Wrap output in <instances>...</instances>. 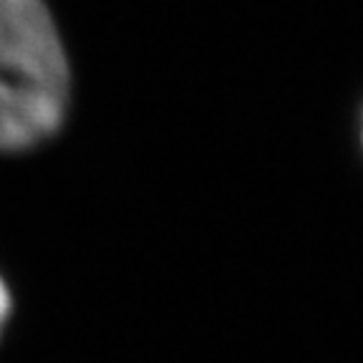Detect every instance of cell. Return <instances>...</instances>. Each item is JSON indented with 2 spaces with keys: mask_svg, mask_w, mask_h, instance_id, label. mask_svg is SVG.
Returning <instances> with one entry per match:
<instances>
[{
  "mask_svg": "<svg viewBox=\"0 0 363 363\" xmlns=\"http://www.w3.org/2000/svg\"><path fill=\"white\" fill-rule=\"evenodd\" d=\"M0 79L68 94V61L43 0H0Z\"/></svg>",
  "mask_w": 363,
  "mask_h": 363,
  "instance_id": "1",
  "label": "cell"
},
{
  "mask_svg": "<svg viewBox=\"0 0 363 363\" xmlns=\"http://www.w3.org/2000/svg\"><path fill=\"white\" fill-rule=\"evenodd\" d=\"M8 311H11V293H8L6 283H3V278H0V328H3V323H6Z\"/></svg>",
  "mask_w": 363,
  "mask_h": 363,
  "instance_id": "3",
  "label": "cell"
},
{
  "mask_svg": "<svg viewBox=\"0 0 363 363\" xmlns=\"http://www.w3.org/2000/svg\"><path fill=\"white\" fill-rule=\"evenodd\" d=\"M68 94L30 81L0 79V152L28 149L58 131Z\"/></svg>",
  "mask_w": 363,
  "mask_h": 363,
  "instance_id": "2",
  "label": "cell"
}]
</instances>
